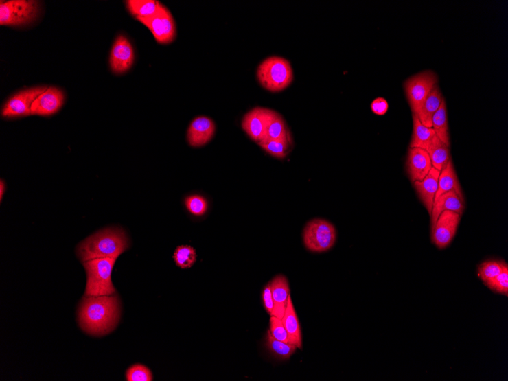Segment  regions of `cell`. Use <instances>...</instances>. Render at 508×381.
<instances>
[{"label": "cell", "mask_w": 508, "mask_h": 381, "mask_svg": "<svg viewBox=\"0 0 508 381\" xmlns=\"http://www.w3.org/2000/svg\"><path fill=\"white\" fill-rule=\"evenodd\" d=\"M121 315L117 295L83 298L79 312L81 328L89 334L103 336L117 327Z\"/></svg>", "instance_id": "obj_1"}, {"label": "cell", "mask_w": 508, "mask_h": 381, "mask_svg": "<svg viewBox=\"0 0 508 381\" xmlns=\"http://www.w3.org/2000/svg\"><path fill=\"white\" fill-rule=\"evenodd\" d=\"M129 248V240L122 229H106L84 240L77 253L82 262L100 258H116Z\"/></svg>", "instance_id": "obj_2"}, {"label": "cell", "mask_w": 508, "mask_h": 381, "mask_svg": "<svg viewBox=\"0 0 508 381\" xmlns=\"http://www.w3.org/2000/svg\"><path fill=\"white\" fill-rule=\"evenodd\" d=\"M257 77L265 89L279 93L290 86L294 73L290 62L281 56H273L260 62Z\"/></svg>", "instance_id": "obj_3"}, {"label": "cell", "mask_w": 508, "mask_h": 381, "mask_svg": "<svg viewBox=\"0 0 508 381\" xmlns=\"http://www.w3.org/2000/svg\"><path fill=\"white\" fill-rule=\"evenodd\" d=\"M116 258H100L83 262L87 273V284L84 296L97 297V296L113 295L116 292L112 284L111 273L115 264Z\"/></svg>", "instance_id": "obj_4"}, {"label": "cell", "mask_w": 508, "mask_h": 381, "mask_svg": "<svg viewBox=\"0 0 508 381\" xmlns=\"http://www.w3.org/2000/svg\"><path fill=\"white\" fill-rule=\"evenodd\" d=\"M41 2L11 0L0 3V25L22 27L34 22L39 16Z\"/></svg>", "instance_id": "obj_5"}, {"label": "cell", "mask_w": 508, "mask_h": 381, "mask_svg": "<svg viewBox=\"0 0 508 381\" xmlns=\"http://www.w3.org/2000/svg\"><path fill=\"white\" fill-rule=\"evenodd\" d=\"M306 249L314 253L326 252L333 248L336 241V230L333 224L321 218L307 223L303 232Z\"/></svg>", "instance_id": "obj_6"}, {"label": "cell", "mask_w": 508, "mask_h": 381, "mask_svg": "<svg viewBox=\"0 0 508 381\" xmlns=\"http://www.w3.org/2000/svg\"><path fill=\"white\" fill-rule=\"evenodd\" d=\"M436 74L428 70L416 74L404 82V89L414 115H417L427 97L437 86Z\"/></svg>", "instance_id": "obj_7"}, {"label": "cell", "mask_w": 508, "mask_h": 381, "mask_svg": "<svg viewBox=\"0 0 508 381\" xmlns=\"http://www.w3.org/2000/svg\"><path fill=\"white\" fill-rule=\"evenodd\" d=\"M137 20L149 28L159 44H171L177 36L174 19L163 4L161 3L159 10L153 16Z\"/></svg>", "instance_id": "obj_8"}, {"label": "cell", "mask_w": 508, "mask_h": 381, "mask_svg": "<svg viewBox=\"0 0 508 381\" xmlns=\"http://www.w3.org/2000/svg\"><path fill=\"white\" fill-rule=\"evenodd\" d=\"M48 88L38 86L23 89L5 102L1 115L4 118H17L32 115V106L38 97Z\"/></svg>", "instance_id": "obj_9"}, {"label": "cell", "mask_w": 508, "mask_h": 381, "mask_svg": "<svg viewBox=\"0 0 508 381\" xmlns=\"http://www.w3.org/2000/svg\"><path fill=\"white\" fill-rule=\"evenodd\" d=\"M275 111L257 107L249 111L242 122L243 130L249 137L259 144L265 139L268 124Z\"/></svg>", "instance_id": "obj_10"}, {"label": "cell", "mask_w": 508, "mask_h": 381, "mask_svg": "<svg viewBox=\"0 0 508 381\" xmlns=\"http://www.w3.org/2000/svg\"><path fill=\"white\" fill-rule=\"evenodd\" d=\"M134 60L135 53L131 42L124 34L118 35L110 55L109 62L112 72L117 75L128 72L133 65Z\"/></svg>", "instance_id": "obj_11"}, {"label": "cell", "mask_w": 508, "mask_h": 381, "mask_svg": "<svg viewBox=\"0 0 508 381\" xmlns=\"http://www.w3.org/2000/svg\"><path fill=\"white\" fill-rule=\"evenodd\" d=\"M461 220V216L454 211H443L432 231V242L437 248L446 249L453 241Z\"/></svg>", "instance_id": "obj_12"}, {"label": "cell", "mask_w": 508, "mask_h": 381, "mask_svg": "<svg viewBox=\"0 0 508 381\" xmlns=\"http://www.w3.org/2000/svg\"><path fill=\"white\" fill-rule=\"evenodd\" d=\"M65 102L63 91L56 87L48 88L39 95L32 106V115L48 117L55 115L62 107Z\"/></svg>", "instance_id": "obj_13"}, {"label": "cell", "mask_w": 508, "mask_h": 381, "mask_svg": "<svg viewBox=\"0 0 508 381\" xmlns=\"http://www.w3.org/2000/svg\"><path fill=\"white\" fill-rule=\"evenodd\" d=\"M432 164L428 152L419 148H411L408 152L406 169L409 178L414 183L424 179Z\"/></svg>", "instance_id": "obj_14"}, {"label": "cell", "mask_w": 508, "mask_h": 381, "mask_svg": "<svg viewBox=\"0 0 508 381\" xmlns=\"http://www.w3.org/2000/svg\"><path fill=\"white\" fill-rule=\"evenodd\" d=\"M216 132V124L207 117H198L194 119L187 130V140L190 146L194 148L207 145L213 139Z\"/></svg>", "instance_id": "obj_15"}, {"label": "cell", "mask_w": 508, "mask_h": 381, "mask_svg": "<svg viewBox=\"0 0 508 381\" xmlns=\"http://www.w3.org/2000/svg\"><path fill=\"white\" fill-rule=\"evenodd\" d=\"M441 172L432 167L426 177L421 181L414 182V187L419 199L426 207L430 216L432 214L433 204L439 187Z\"/></svg>", "instance_id": "obj_16"}, {"label": "cell", "mask_w": 508, "mask_h": 381, "mask_svg": "<svg viewBox=\"0 0 508 381\" xmlns=\"http://www.w3.org/2000/svg\"><path fill=\"white\" fill-rule=\"evenodd\" d=\"M465 202L453 192L443 194L435 199L431 216V229L435 228L437 218L444 211H452L463 215L465 209Z\"/></svg>", "instance_id": "obj_17"}, {"label": "cell", "mask_w": 508, "mask_h": 381, "mask_svg": "<svg viewBox=\"0 0 508 381\" xmlns=\"http://www.w3.org/2000/svg\"><path fill=\"white\" fill-rule=\"evenodd\" d=\"M270 284L274 302L273 316L282 319L285 314L288 298L290 297L288 281L285 276L278 275L272 280Z\"/></svg>", "instance_id": "obj_18"}, {"label": "cell", "mask_w": 508, "mask_h": 381, "mask_svg": "<svg viewBox=\"0 0 508 381\" xmlns=\"http://www.w3.org/2000/svg\"><path fill=\"white\" fill-rule=\"evenodd\" d=\"M282 323L287 331L288 343L293 344L299 349H302V335L299 321L296 314L291 296L288 298Z\"/></svg>", "instance_id": "obj_19"}, {"label": "cell", "mask_w": 508, "mask_h": 381, "mask_svg": "<svg viewBox=\"0 0 508 381\" xmlns=\"http://www.w3.org/2000/svg\"><path fill=\"white\" fill-rule=\"evenodd\" d=\"M451 192H455L464 201L462 189L459 183L452 160L450 159L447 166L441 172L435 198L443 194Z\"/></svg>", "instance_id": "obj_20"}, {"label": "cell", "mask_w": 508, "mask_h": 381, "mask_svg": "<svg viewBox=\"0 0 508 381\" xmlns=\"http://www.w3.org/2000/svg\"><path fill=\"white\" fill-rule=\"evenodd\" d=\"M443 97L439 86H435L422 106L417 116L423 125L432 128V118L439 110Z\"/></svg>", "instance_id": "obj_21"}, {"label": "cell", "mask_w": 508, "mask_h": 381, "mask_svg": "<svg viewBox=\"0 0 508 381\" xmlns=\"http://www.w3.org/2000/svg\"><path fill=\"white\" fill-rule=\"evenodd\" d=\"M449 146L444 144L436 135L428 147L427 152L431 159L432 167L441 172L450 159Z\"/></svg>", "instance_id": "obj_22"}, {"label": "cell", "mask_w": 508, "mask_h": 381, "mask_svg": "<svg viewBox=\"0 0 508 381\" xmlns=\"http://www.w3.org/2000/svg\"><path fill=\"white\" fill-rule=\"evenodd\" d=\"M413 132L411 148H419V149L427 150L428 146L436 135L435 132L431 127L423 125L415 115H413Z\"/></svg>", "instance_id": "obj_23"}, {"label": "cell", "mask_w": 508, "mask_h": 381, "mask_svg": "<svg viewBox=\"0 0 508 381\" xmlns=\"http://www.w3.org/2000/svg\"><path fill=\"white\" fill-rule=\"evenodd\" d=\"M258 145L271 157L282 159L287 157L292 151L294 141L292 137L284 139H264Z\"/></svg>", "instance_id": "obj_24"}, {"label": "cell", "mask_w": 508, "mask_h": 381, "mask_svg": "<svg viewBox=\"0 0 508 381\" xmlns=\"http://www.w3.org/2000/svg\"><path fill=\"white\" fill-rule=\"evenodd\" d=\"M125 3L127 10L136 19L153 16L161 5L154 0H127Z\"/></svg>", "instance_id": "obj_25"}, {"label": "cell", "mask_w": 508, "mask_h": 381, "mask_svg": "<svg viewBox=\"0 0 508 381\" xmlns=\"http://www.w3.org/2000/svg\"><path fill=\"white\" fill-rule=\"evenodd\" d=\"M432 127L436 136L439 137L444 144H446L450 147L447 107L446 100H444L443 98L439 110L436 111L432 118Z\"/></svg>", "instance_id": "obj_26"}, {"label": "cell", "mask_w": 508, "mask_h": 381, "mask_svg": "<svg viewBox=\"0 0 508 381\" xmlns=\"http://www.w3.org/2000/svg\"><path fill=\"white\" fill-rule=\"evenodd\" d=\"M292 137L285 119L278 112L274 111L269 124L267 126L264 139H284Z\"/></svg>", "instance_id": "obj_27"}, {"label": "cell", "mask_w": 508, "mask_h": 381, "mask_svg": "<svg viewBox=\"0 0 508 381\" xmlns=\"http://www.w3.org/2000/svg\"><path fill=\"white\" fill-rule=\"evenodd\" d=\"M266 345L274 357L281 360L288 359L298 349L293 344L277 340L273 336L270 330L267 331Z\"/></svg>", "instance_id": "obj_28"}, {"label": "cell", "mask_w": 508, "mask_h": 381, "mask_svg": "<svg viewBox=\"0 0 508 381\" xmlns=\"http://www.w3.org/2000/svg\"><path fill=\"white\" fill-rule=\"evenodd\" d=\"M196 257L195 249L189 245L178 246L174 253V262L181 269L192 268L196 263Z\"/></svg>", "instance_id": "obj_29"}, {"label": "cell", "mask_w": 508, "mask_h": 381, "mask_svg": "<svg viewBox=\"0 0 508 381\" xmlns=\"http://www.w3.org/2000/svg\"><path fill=\"white\" fill-rule=\"evenodd\" d=\"M505 262L497 260H489L478 266V273L485 285L489 284L503 271Z\"/></svg>", "instance_id": "obj_30"}, {"label": "cell", "mask_w": 508, "mask_h": 381, "mask_svg": "<svg viewBox=\"0 0 508 381\" xmlns=\"http://www.w3.org/2000/svg\"><path fill=\"white\" fill-rule=\"evenodd\" d=\"M185 205L189 213L196 216H202L206 214L208 209L207 200L199 195L187 197Z\"/></svg>", "instance_id": "obj_31"}, {"label": "cell", "mask_w": 508, "mask_h": 381, "mask_svg": "<svg viewBox=\"0 0 508 381\" xmlns=\"http://www.w3.org/2000/svg\"><path fill=\"white\" fill-rule=\"evenodd\" d=\"M127 381H152V373L147 367L135 365L130 367L126 373Z\"/></svg>", "instance_id": "obj_32"}, {"label": "cell", "mask_w": 508, "mask_h": 381, "mask_svg": "<svg viewBox=\"0 0 508 381\" xmlns=\"http://www.w3.org/2000/svg\"><path fill=\"white\" fill-rule=\"evenodd\" d=\"M491 290L507 295L508 294V266L505 264L503 270L497 277L486 285Z\"/></svg>", "instance_id": "obj_33"}, {"label": "cell", "mask_w": 508, "mask_h": 381, "mask_svg": "<svg viewBox=\"0 0 508 381\" xmlns=\"http://www.w3.org/2000/svg\"><path fill=\"white\" fill-rule=\"evenodd\" d=\"M270 331L273 336L275 338H277V340L284 343H288L287 331L281 319H277V316H271Z\"/></svg>", "instance_id": "obj_34"}, {"label": "cell", "mask_w": 508, "mask_h": 381, "mask_svg": "<svg viewBox=\"0 0 508 381\" xmlns=\"http://www.w3.org/2000/svg\"><path fill=\"white\" fill-rule=\"evenodd\" d=\"M371 108L373 114L379 116H383L386 114L389 109V104L384 97H377L371 104Z\"/></svg>", "instance_id": "obj_35"}, {"label": "cell", "mask_w": 508, "mask_h": 381, "mask_svg": "<svg viewBox=\"0 0 508 381\" xmlns=\"http://www.w3.org/2000/svg\"><path fill=\"white\" fill-rule=\"evenodd\" d=\"M263 302L267 313L270 316H273L274 302L273 299L270 282L269 284L266 285L264 289Z\"/></svg>", "instance_id": "obj_36"}, {"label": "cell", "mask_w": 508, "mask_h": 381, "mask_svg": "<svg viewBox=\"0 0 508 381\" xmlns=\"http://www.w3.org/2000/svg\"><path fill=\"white\" fill-rule=\"evenodd\" d=\"M5 185H4V182L3 180H1V182H0V192H1V194H0V198H1V200L3 197V194L5 192Z\"/></svg>", "instance_id": "obj_37"}]
</instances>
